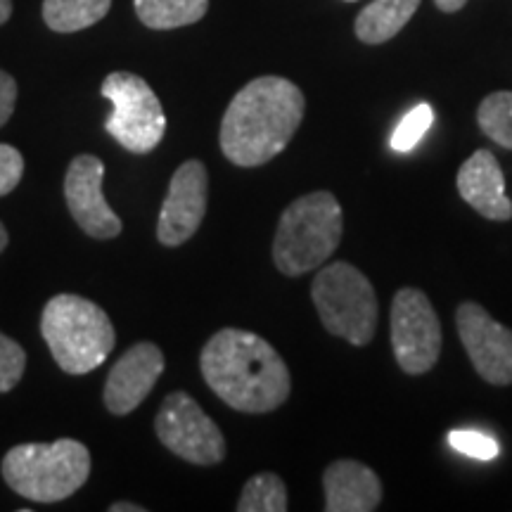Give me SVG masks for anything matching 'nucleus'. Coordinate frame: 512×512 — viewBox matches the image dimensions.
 Here are the masks:
<instances>
[{"label": "nucleus", "mask_w": 512, "mask_h": 512, "mask_svg": "<svg viewBox=\"0 0 512 512\" xmlns=\"http://www.w3.org/2000/svg\"><path fill=\"white\" fill-rule=\"evenodd\" d=\"M204 382L223 403L242 413H271L290 396V370L264 337L219 330L202 349Z\"/></svg>", "instance_id": "f257e3e1"}, {"label": "nucleus", "mask_w": 512, "mask_h": 512, "mask_svg": "<svg viewBox=\"0 0 512 512\" xmlns=\"http://www.w3.org/2000/svg\"><path fill=\"white\" fill-rule=\"evenodd\" d=\"M304 93L280 76L249 81L221 121V152L235 166H261L278 157L304 119Z\"/></svg>", "instance_id": "f03ea898"}, {"label": "nucleus", "mask_w": 512, "mask_h": 512, "mask_svg": "<svg viewBox=\"0 0 512 512\" xmlns=\"http://www.w3.org/2000/svg\"><path fill=\"white\" fill-rule=\"evenodd\" d=\"M41 335L64 373L86 375L112 354V320L91 299L79 294H55L41 316Z\"/></svg>", "instance_id": "7ed1b4c3"}, {"label": "nucleus", "mask_w": 512, "mask_h": 512, "mask_svg": "<svg viewBox=\"0 0 512 512\" xmlns=\"http://www.w3.org/2000/svg\"><path fill=\"white\" fill-rule=\"evenodd\" d=\"M344 233V216L332 192L299 197L283 211L273 240V261L283 275L316 271L335 254Z\"/></svg>", "instance_id": "20e7f679"}, {"label": "nucleus", "mask_w": 512, "mask_h": 512, "mask_svg": "<svg viewBox=\"0 0 512 512\" xmlns=\"http://www.w3.org/2000/svg\"><path fill=\"white\" fill-rule=\"evenodd\" d=\"M91 475V453L76 439L55 444H19L3 458V477L12 491L34 503L74 496Z\"/></svg>", "instance_id": "39448f33"}, {"label": "nucleus", "mask_w": 512, "mask_h": 512, "mask_svg": "<svg viewBox=\"0 0 512 512\" xmlns=\"http://www.w3.org/2000/svg\"><path fill=\"white\" fill-rule=\"evenodd\" d=\"M311 297L320 323L354 347H366L377 328V294L370 280L347 261L320 268Z\"/></svg>", "instance_id": "423d86ee"}, {"label": "nucleus", "mask_w": 512, "mask_h": 512, "mask_svg": "<svg viewBox=\"0 0 512 512\" xmlns=\"http://www.w3.org/2000/svg\"><path fill=\"white\" fill-rule=\"evenodd\" d=\"M102 98L112 102L107 133L133 155H147L162 143L166 114L150 83L131 72H114L102 81Z\"/></svg>", "instance_id": "0eeeda50"}, {"label": "nucleus", "mask_w": 512, "mask_h": 512, "mask_svg": "<svg viewBox=\"0 0 512 512\" xmlns=\"http://www.w3.org/2000/svg\"><path fill=\"white\" fill-rule=\"evenodd\" d=\"M157 437L178 458L192 465H219L226 458V439L216 422L185 392L169 394L155 420Z\"/></svg>", "instance_id": "6e6552de"}, {"label": "nucleus", "mask_w": 512, "mask_h": 512, "mask_svg": "<svg viewBox=\"0 0 512 512\" xmlns=\"http://www.w3.org/2000/svg\"><path fill=\"white\" fill-rule=\"evenodd\" d=\"M392 347L399 368L425 375L441 354V325L425 292L403 287L392 302Z\"/></svg>", "instance_id": "1a4fd4ad"}, {"label": "nucleus", "mask_w": 512, "mask_h": 512, "mask_svg": "<svg viewBox=\"0 0 512 512\" xmlns=\"http://www.w3.org/2000/svg\"><path fill=\"white\" fill-rule=\"evenodd\" d=\"M456 323L460 342L477 373L496 387L512 384V330L475 302L458 306Z\"/></svg>", "instance_id": "9d476101"}, {"label": "nucleus", "mask_w": 512, "mask_h": 512, "mask_svg": "<svg viewBox=\"0 0 512 512\" xmlns=\"http://www.w3.org/2000/svg\"><path fill=\"white\" fill-rule=\"evenodd\" d=\"M209 176L202 162L190 159L176 169L157 223V238L166 247H178L197 233L207 214Z\"/></svg>", "instance_id": "9b49d317"}, {"label": "nucleus", "mask_w": 512, "mask_h": 512, "mask_svg": "<svg viewBox=\"0 0 512 512\" xmlns=\"http://www.w3.org/2000/svg\"><path fill=\"white\" fill-rule=\"evenodd\" d=\"M105 164L93 155L76 157L64 178V197L69 214L91 238L110 240L121 233V221L102 195Z\"/></svg>", "instance_id": "f8f14e48"}, {"label": "nucleus", "mask_w": 512, "mask_h": 512, "mask_svg": "<svg viewBox=\"0 0 512 512\" xmlns=\"http://www.w3.org/2000/svg\"><path fill=\"white\" fill-rule=\"evenodd\" d=\"M164 373V354L157 344L140 342L114 363L105 384V406L114 415H128L150 396Z\"/></svg>", "instance_id": "ddd939ff"}, {"label": "nucleus", "mask_w": 512, "mask_h": 512, "mask_svg": "<svg viewBox=\"0 0 512 512\" xmlns=\"http://www.w3.org/2000/svg\"><path fill=\"white\" fill-rule=\"evenodd\" d=\"M460 197L484 219H512V202L505 195V176L498 159L489 150H477L458 171Z\"/></svg>", "instance_id": "4468645a"}, {"label": "nucleus", "mask_w": 512, "mask_h": 512, "mask_svg": "<svg viewBox=\"0 0 512 512\" xmlns=\"http://www.w3.org/2000/svg\"><path fill=\"white\" fill-rule=\"evenodd\" d=\"M323 489L328 512H373L382 501L380 477L358 460L332 463L323 475Z\"/></svg>", "instance_id": "2eb2a0df"}, {"label": "nucleus", "mask_w": 512, "mask_h": 512, "mask_svg": "<svg viewBox=\"0 0 512 512\" xmlns=\"http://www.w3.org/2000/svg\"><path fill=\"white\" fill-rule=\"evenodd\" d=\"M420 8V0H373L356 17V36L368 46L387 43L406 27Z\"/></svg>", "instance_id": "dca6fc26"}, {"label": "nucleus", "mask_w": 512, "mask_h": 512, "mask_svg": "<svg viewBox=\"0 0 512 512\" xmlns=\"http://www.w3.org/2000/svg\"><path fill=\"white\" fill-rule=\"evenodd\" d=\"M207 10L209 0H136V15L140 22L157 31L200 22Z\"/></svg>", "instance_id": "f3484780"}, {"label": "nucleus", "mask_w": 512, "mask_h": 512, "mask_svg": "<svg viewBox=\"0 0 512 512\" xmlns=\"http://www.w3.org/2000/svg\"><path fill=\"white\" fill-rule=\"evenodd\" d=\"M112 8V0H46L43 19L53 31L74 34L98 24Z\"/></svg>", "instance_id": "a211bd4d"}, {"label": "nucleus", "mask_w": 512, "mask_h": 512, "mask_svg": "<svg viewBox=\"0 0 512 512\" xmlns=\"http://www.w3.org/2000/svg\"><path fill=\"white\" fill-rule=\"evenodd\" d=\"M240 512H285L287 510V489L285 482L273 472H261L249 479L242 489Z\"/></svg>", "instance_id": "6ab92c4d"}, {"label": "nucleus", "mask_w": 512, "mask_h": 512, "mask_svg": "<svg viewBox=\"0 0 512 512\" xmlns=\"http://www.w3.org/2000/svg\"><path fill=\"white\" fill-rule=\"evenodd\" d=\"M479 128L505 150H512V91L486 95L477 110Z\"/></svg>", "instance_id": "aec40b11"}, {"label": "nucleus", "mask_w": 512, "mask_h": 512, "mask_svg": "<svg viewBox=\"0 0 512 512\" xmlns=\"http://www.w3.org/2000/svg\"><path fill=\"white\" fill-rule=\"evenodd\" d=\"M434 124V110L427 102L415 105L406 117L401 119V124L396 126L392 133V150L396 152H411L418 147V143L425 138V133L430 131Z\"/></svg>", "instance_id": "412c9836"}, {"label": "nucleus", "mask_w": 512, "mask_h": 512, "mask_svg": "<svg viewBox=\"0 0 512 512\" xmlns=\"http://www.w3.org/2000/svg\"><path fill=\"white\" fill-rule=\"evenodd\" d=\"M24 368H27V354L19 347L15 339L5 337L0 332V394L10 392L22 380Z\"/></svg>", "instance_id": "4be33fe9"}, {"label": "nucleus", "mask_w": 512, "mask_h": 512, "mask_svg": "<svg viewBox=\"0 0 512 512\" xmlns=\"http://www.w3.org/2000/svg\"><path fill=\"white\" fill-rule=\"evenodd\" d=\"M448 444L475 460H494L498 456V441L477 430H453L448 434Z\"/></svg>", "instance_id": "5701e85b"}, {"label": "nucleus", "mask_w": 512, "mask_h": 512, "mask_svg": "<svg viewBox=\"0 0 512 512\" xmlns=\"http://www.w3.org/2000/svg\"><path fill=\"white\" fill-rule=\"evenodd\" d=\"M24 157L17 147L0 145V197L10 195L22 181Z\"/></svg>", "instance_id": "b1692460"}, {"label": "nucleus", "mask_w": 512, "mask_h": 512, "mask_svg": "<svg viewBox=\"0 0 512 512\" xmlns=\"http://www.w3.org/2000/svg\"><path fill=\"white\" fill-rule=\"evenodd\" d=\"M17 105V81L8 72L0 69V126L12 117Z\"/></svg>", "instance_id": "393cba45"}, {"label": "nucleus", "mask_w": 512, "mask_h": 512, "mask_svg": "<svg viewBox=\"0 0 512 512\" xmlns=\"http://www.w3.org/2000/svg\"><path fill=\"white\" fill-rule=\"evenodd\" d=\"M434 3H437V8L444 12H458L467 3V0H434Z\"/></svg>", "instance_id": "a878e982"}, {"label": "nucleus", "mask_w": 512, "mask_h": 512, "mask_svg": "<svg viewBox=\"0 0 512 512\" xmlns=\"http://www.w3.org/2000/svg\"><path fill=\"white\" fill-rule=\"evenodd\" d=\"M110 512H145V508H143V505L121 501V503H112Z\"/></svg>", "instance_id": "bb28decb"}, {"label": "nucleus", "mask_w": 512, "mask_h": 512, "mask_svg": "<svg viewBox=\"0 0 512 512\" xmlns=\"http://www.w3.org/2000/svg\"><path fill=\"white\" fill-rule=\"evenodd\" d=\"M12 15V0H0V24H5Z\"/></svg>", "instance_id": "cd10ccee"}, {"label": "nucleus", "mask_w": 512, "mask_h": 512, "mask_svg": "<svg viewBox=\"0 0 512 512\" xmlns=\"http://www.w3.org/2000/svg\"><path fill=\"white\" fill-rule=\"evenodd\" d=\"M5 247H8V230H5L3 223H0V252H3Z\"/></svg>", "instance_id": "c85d7f7f"}, {"label": "nucleus", "mask_w": 512, "mask_h": 512, "mask_svg": "<svg viewBox=\"0 0 512 512\" xmlns=\"http://www.w3.org/2000/svg\"><path fill=\"white\" fill-rule=\"evenodd\" d=\"M347 3H354V0H347Z\"/></svg>", "instance_id": "c756f323"}]
</instances>
